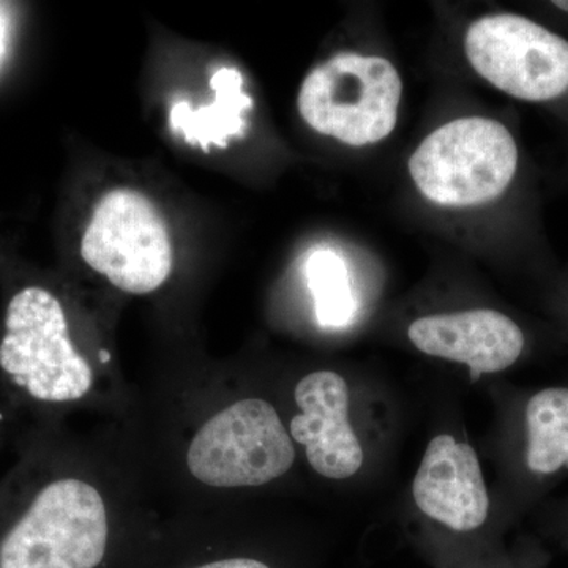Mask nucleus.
I'll use <instances>...</instances> for the list:
<instances>
[{
  "instance_id": "1",
  "label": "nucleus",
  "mask_w": 568,
  "mask_h": 568,
  "mask_svg": "<svg viewBox=\"0 0 568 568\" xmlns=\"http://www.w3.org/2000/svg\"><path fill=\"white\" fill-rule=\"evenodd\" d=\"M43 425L0 484V568H133L162 519L129 437Z\"/></svg>"
},
{
  "instance_id": "2",
  "label": "nucleus",
  "mask_w": 568,
  "mask_h": 568,
  "mask_svg": "<svg viewBox=\"0 0 568 568\" xmlns=\"http://www.w3.org/2000/svg\"><path fill=\"white\" fill-rule=\"evenodd\" d=\"M153 491L182 508L215 507L230 493L271 487L293 470L298 452L278 407L253 394H234L215 381L156 386L136 396L121 425Z\"/></svg>"
},
{
  "instance_id": "3",
  "label": "nucleus",
  "mask_w": 568,
  "mask_h": 568,
  "mask_svg": "<svg viewBox=\"0 0 568 568\" xmlns=\"http://www.w3.org/2000/svg\"><path fill=\"white\" fill-rule=\"evenodd\" d=\"M112 361V353L92 354L77 342L65 306L47 287L26 286L10 298L0 373L44 424L80 413L114 417L119 425L132 416L136 394Z\"/></svg>"
},
{
  "instance_id": "4",
  "label": "nucleus",
  "mask_w": 568,
  "mask_h": 568,
  "mask_svg": "<svg viewBox=\"0 0 568 568\" xmlns=\"http://www.w3.org/2000/svg\"><path fill=\"white\" fill-rule=\"evenodd\" d=\"M518 170V145L503 123L485 118L448 122L409 160L417 189L450 207L487 204L506 192Z\"/></svg>"
},
{
  "instance_id": "5",
  "label": "nucleus",
  "mask_w": 568,
  "mask_h": 568,
  "mask_svg": "<svg viewBox=\"0 0 568 568\" xmlns=\"http://www.w3.org/2000/svg\"><path fill=\"white\" fill-rule=\"evenodd\" d=\"M402 92L387 59L343 52L305 78L298 112L315 132L362 148L394 132Z\"/></svg>"
},
{
  "instance_id": "6",
  "label": "nucleus",
  "mask_w": 568,
  "mask_h": 568,
  "mask_svg": "<svg viewBox=\"0 0 568 568\" xmlns=\"http://www.w3.org/2000/svg\"><path fill=\"white\" fill-rule=\"evenodd\" d=\"M81 256L115 290L132 295L159 291L174 264L162 213L132 189L112 190L99 201L82 235Z\"/></svg>"
},
{
  "instance_id": "7",
  "label": "nucleus",
  "mask_w": 568,
  "mask_h": 568,
  "mask_svg": "<svg viewBox=\"0 0 568 568\" xmlns=\"http://www.w3.org/2000/svg\"><path fill=\"white\" fill-rule=\"evenodd\" d=\"M474 70L507 95L549 102L568 91V41L519 14H491L465 39Z\"/></svg>"
},
{
  "instance_id": "8",
  "label": "nucleus",
  "mask_w": 568,
  "mask_h": 568,
  "mask_svg": "<svg viewBox=\"0 0 568 568\" xmlns=\"http://www.w3.org/2000/svg\"><path fill=\"white\" fill-rule=\"evenodd\" d=\"M293 414L286 418L295 448L317 476L346 480L362 469L364 447L351 424V388L334 369L298 377L291 390Z\"/></svg>"
},
{
  "instance_id": "9",
  "label": "nucleus",
  "mask_w": 568,
  "mask_h": 568,
  "mask_svg": "<svg viewBox=\"0 0 568 568\" xmlns=\"http://www.w3.org/2000/svg\"><path fill=\"white\" fill-rule=\"evenodd\" d=\"M407 336L420 353L469 366L473 379L506 372L526 349L517 321L496 310L418 317Z\"/></svg>"
},
{
  "instance_id": "10",
  "label": "nucleus",
  "mask_w": 568,
  "mask_h": 568,
  "mask_svg": "<svg viewBox=\"0 0 568 568\" xmlns=\"http://www.w3.org/2000/svg\"><path fill=\"white\" fill-rule=\"evenodd\" d=\"M422 514L455 530L470 532L489 517V495L476 450L450 435L429 440L413 481Z\"/></svg>"
},
{
  "instance_id": "11",
  "label": "nucleus",
  "mask_w": 568,
  "mask_h": 568,
  "mask_svg": "<svg viewBox=\"0 0 568 568\" xmlns=\"http://www.w3.org/2000/svg\"><path fill=\"white\" fill-rule=\"evenodd\" d=\"M215 507L189 508L162 521L133 568H276L253 551L234 547Z\"/></svg>"
},
{
  "instance_id": "12",
  "label": "nucleus",
  "mask_w": 568,
  "mask_h": 568,
  "mask_svg": "<svg viewBox=\"0 0 568 568\" xmlns=\"http://www.w3.org/2000/svg\"><path fill=\"white\" fill-rule=\"evenodd\" d=\"M519 455L537 484L568 473V386L544 387L525 399Z\"/></svg>"
},
{
  "instance_id": "13",
  "label": "nucleus",
  "mask_w": 568,
  "mask_h": 568,
  "mask_svg": "<svg viewBox=\"0 0 568 568\" xmlns=\"http://www.w3.org/2000/svg\"><path fill=\"white\" fill-rule=\"evenodd\" d=\"M211 89L215 92V102L194 111L192 104L183 100L170 112L171 129L205 152L211 145L224 149L233 138L244 136L245 114L253 108L252 97L244 91V77L233 67L216 70L211 78Z\"/></svg>"
},
{
  "instance_id": "14",
  "label": "nucleus",
  "mask_w": 568,
  "mask_h": 568,
  "mask_svg": "<svg viewBox=\"0 0 568 568\" xmlns=\"http://www.w3.org/2000/svg\"><path fill=\"white\" fill-rule=\"evenodd\" d=\"M305 278L315 301L316 320L327 328L353 323L355 297L343 257L332 250H316L306 257Z\"/></svg>"
},
{
  "instance_id": "15",
  "label": "nucleus",
  "mask_w": 568,
  "mask_h": 568,
  "mask_svg": "<svg viewBox=\"0 0 568 568\" xmlns=\"http://www.w3.org/2000/svg\"><path fill=\"white\" fill-rule=\"evenodd\" d=\"M6 39H7L6 20H3L2 14H0V59H2L3 51H6Z\"/></svg>"
},
{
  "instance_id": "16",
  "label": "nucleus",
  "mask_w": 568,
  "mask_h": 568,
  "mask_svg": "<svg viewBox=\"0 0 568 568\" xmlns=\"http://www.w3.org/2000/svg\"><path fill=\"white\" fill-rule=\"evenodd\" d=\"M552 6H555L556 9L566 11V13H568V0H558V2H552Z\"/></svg>"
}]
</instances>
